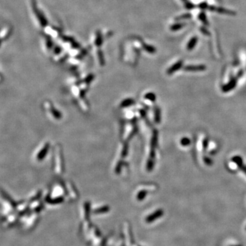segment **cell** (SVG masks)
Here are the masks:
<instances>
[{
    "mask_svg": "<svg viewBox=\"0 0 246 246\" xmlns=\"http://www.w3.org/2000/svg\"><path fill=\"white\" fill-rule=\"evenodd\" d=\"M122 166V161H120V162L118 163L117 165H116V172H117V173L120 172Z\"/></svg>",
    "mask_w": 246,
    "mask_h": 246,
    "instance_id": "23",
    "label": "cell"
},
{
    "mask_svg": "<svg viewBox=\"0 0 246 246\" xmlns=\"http://www.w3.org/2000/svg\"><path fill=\"white\" fill-rule=\"evenodd\" d=\"M192 17V15L190 13H187V14H182L181 16H178L175 19L176 21H181V20H184V19H190Z\"/></svg>",
    "mask_w": 246,
    "mask_h": 246,
    "instance_id": "14",
    "label": "cell"
},
{
    "mask_svg": "<svg viewBox=\"0 0 246 246\" xmlns=\"http://www.w3.org/2000/svg\"><path fill=\"white\" fill-rule=\"evenodd\" d=\"M208 9L211 10L212 12H217V13L220 14H231V15H234V14H236V12L230 10L226 9V8H222V7H217V6H209Z\"/></svg>",
    "mask_w": 246,
    "mask_h": 246,
    "instance_id": "1",
    "label": "cell"
},
{
    "mask_svg": "<svg viewBox=\"0 0 246 246\" xmlns=\"http://www.w3.org/2000/svg\"><path fill=\"white\" fill-rule=\"evenodd\" d=\"M199 19H200L202 22L205 25H209V22H208V20L207 19V16H206V14L205 12H202V13L200 14L199 15Z\"/></svg>",
    "mask_w": 246,
    "mask_h": 246,
    "instance_id": "13",
    "label": "cell"
},
{
    "mask_svg": "<svg viewBox=\"0 0 246 246\" xmlns=\"http://www.w3.org/2000/svg\"><path fill=\"white\" fill-rule=\"evenodd\" d=\"M182 1H186V0H182Z\"/></svg>",
    "mask_w": 246,
    "mask_h": 246,
    "instance_id": "30",
    "label": "cell"
},
{
    "mask_svg": "<svg viewBox=\"0 0 246 246\" xmlns=\"http://www.w3.org/2000/svg\"><path fill=\"white\" fill-rule=\"evenodd\" d=\"M33 6H34V10L35 14H36V15L37 18L39 19L40 23H41V25L43 27L46 26V25H47V21H46L45 18H44L43 14H42L41 12H40V10L37 9V8L36 7L35 4H34Z\"/></svg>",
    "mask_w": 246,
    "mask_h": 246,
    "instance_id": "3",
    "label": "cell"
},
{
    "mask_svg": "<svg viewBox=\"0 0 246 246\" xmlns=\"http://www.w3.org/2000/svg\"><path fill=\"white\" fill-rule=\"evenodd\" d=\"M103 43V39L102 36L100 31H97V36H96V41H95V44L97 46H101Z\"/></svg>",
    "mask_w": 246,
    "mask_h": 246,
    "instance_id": "9",
    "label": "cell"
},
{
    "mask_svg": "<svg viewBox=\"0 0 246 246\" xmlns=\"http://www.w3.org/2000/svg\"><path fill=\"white\" fill-rule=\"evenodd\" d=\"M190 143H191L190 139L187 138V137H184V138L182 139L181 141V144L184 146L190 145Z\"/></svg>",
    "mask_w": 246,
    "mask_h": 246,
    "instance_id": "18",
    "label": "cell"
},
{
    "mask_svg": "<svg viewBox=\"0 0 246 246\" xmlns=\"http://www.w3.org/2000/svg\"><path fill=\"white\" fill-rule=\"evenodd\" d=\"M198 37L194 36L192 37V39H190V41L188 42L187 45V49L188 51H192L193 49L194 48V46L196 45L197 42H198Z\"/></svg>",
    "mask_w": 246,
    "mask_h": 246,
    "instance_id": "7",
    "label": "cell"
},
{
    "mask_svg": "<svg viewBox=\"0 0 246 246\" xmlns=\"http://www.w3.org/2000/svg\"><path fill=\"white\" fill-rule=\"evenodd\" d=\"M184 25H185V23H177L172 25L170 29H171V30H172V31H177V30H179V29H181L183 28Z\"/></svg>",
    "mask_w": 246,
    "mask_h": 246,
    "instance_id": "8",
    "label": "cell"
},
{
    "mask_svg": "<svg viewBox=\"0 0 246 246\" xmlns=\"http://www.w3.org/2000/svg\"><path fill=\"white\" fill-rule=\"evenodd\" d=\"M232 160H233V162L236 163V164L238 165L239 167H241V165H243V161L242 159H241V158L240 157H238V156L235 157H233Z\"/></svg>",
    "mask_w": 246,
    "mask_h": 246,
    "instance_id": "17",
    "label": "cell"
},
{
    "mask_svg": "<svg viewBox=\"0 0 246 246\" xmlns=\"http://www.w3.org/2000/svg\"><path fill=\"white\" fill-rule=\"evenodd\" d=\"M201 30H202V33L205 34H206V35H209L210 34L209 31H208L207 29H206L205 28H202V29H201Z\"/></svg>",
    "mask_w": 246,
    "mask_h": 246,
    "instance_id": "26",
    "label": "cell"
},
{
    "mask_svg": "<svg viewBox=\"0 0 246 246\" xmlns=\"http://www.w3.org/2000/svg\"><path fill=\"white\" fill-rule=\"evenodd\" d=\"M144 98H145L146 99H148V100H149V101H154L156 99V96H155V94H153V93L150 92V93H147V94L145 95V97H144Z\"/></svg>",
    "mask_w": 246,
    "mask_h": 246,
    "instance_id": "15",
    "label": "cell"
},
{
    "mask_svg": "<svg viewBox=\"0 0 246 246\" xmlns=\"http://www.w3.org/2000/svg\"><path fill=\"white\" fill-rule=\"evenodd\" d=\"M240 167L241 168V169H242V171L244 172L246 174V166H245V165H242Z\"/></svg>",
    "mask_w": 246,
    "mask_h": 246,
    "instance_id": "28",
    "label": "cell"
},
{
    "mask_svg": "<svg viewBox=\"0 0 246 246\" xmlns=\"http://www.w3.org/2000/svg\"><path fill=\"white\" fill-rule=\"evenodd\" d=\"M205 162H206V164H207V165H211V161L209 159H207V158L205 159Z\"/></svg>",
    "mask_w": 246,
    "mask_h": 246,
    "instance_id": "27",
    "label": "cell"
},
{
    "mask_svg": "<svg viewBox=\"0 0 246 246\" xmlns=\"http://www.w3.org/2000/svg\"><path fill=\"white\" fill-rule=\"evenodd\" d=\"M198 7L202 10H205V9H208V8H209V5H208L206 2H202V3H200V4H199Z\"/></svg>",
    "mask_w": 246,
    "mask_h": 246,
    "instance_id": "22",
    "label": "cell"
},
{
    "mask_svg": "<svg viewBox=\"0 0 246 246\" xmlns=\"http://www.w3.org/2000/svg\"><path fill=\"white\" fill-rule=\"evenodd\" d=\"M94 79V75H89L88 77L86 78V82H87V83H89V82H90L91 81H92V80Z\"/></svg>",
    "mask_w": 246,
    "mask_h": 246,
    "instance_id": "25",
    "label": "cell"
},
{
    "mask_svg": "<svg viewBox=\"0 0 246 246\" xmlns=\"http://www.w3.org/2000/svg\"><path fill=\"white\" fill-rule=\"evenodd\" d=\"M154 120H155L156 123H159L161 121V111L160 109L158 107H156L155 110H154Z\"/></svg>",
    "mask_w": 246,
    "mask_h": 246,
    "instance_id": "11",
    "label": "cell"
},
{
    "mask_svg": "<svg viewBox=\"0 0 246 246\" xmlns=\"http://www.w3.org/2000/svg\"><path fill=\"white\" fill-rule=\"evenodd\" d=\"M133 103H134V100H133V99H125V100L123 101L121 103V104H120V106H121L122 107H129V106L133 105Z\"/></svg>",
    "mask_w": 246,
    "mask_h": 246,
    "instance_id": "10",
    "label": "cell"
},
{
    "mask_svg": "<svg viewBox=\"0 0 246 246\" xmlns=\"http://www.w3.org/2000/svg\"><path fill=\"white\" fill-rule=\"evenodd\" d=\"M109 211V208L107 207H103L100 208V209L96 210V211H94V213L96 214H98L99 213H103V212H107Z\"/></svg>",
    "mask_w": 246,
    "mask_h": 246,
    "instance_id": "19",
    "label": "cell"
},
{
    "mask_svg": "<svg viewBox=\"0 0 246 246\" xmlns=\"http://www.w3.org/2000/svg\"><path fill=\"white\" fill-rule=\"evenodd\" d=\"M0 45H1V40H0Z\"/></svg>",
    "mask_w": 246,
    "mask_h": 246,
    "instance_id": "29",
    "label": "cell"
},
{
    "mask_svg": "<svg viewBox=\"0 0 246 246\" xmlns=\"http://www.w3.org/2000/svg\"><path fill=\"white\" fill-rule=\"evenodd\" d=\"M147 194V192L145 190H143V191H141L140 192L138 193V194H137V200H142L145 198L146 195Z\"/></svg>",
    "mask_w": 246,
    "mask_h": 246,
    "instance_id": "16",
    "label": "cell"
},
{
    "mask_svg": "<svg viewBox=\"0 0 246 246\" xmlns=\"http://www.w3.org/2000/svg\"><path fill=\"white\" fill-rule=\"evenodd\" d=\"M184 6H185L186 8H187V9H192V8H194V5L192 3H191L190 1H186L185 4H184Z\"/></svg>",
    "mask_w": 246,
    "mask_h": 246,
    "instance_id": "24",
    "label": "cell"
},
{
    "mask_svg": "<svg viewBox=\"0 0 246 246\" xmlns=\"http://www.w3.org/2000/svg\"><path fill=\"white\" fill-rule=\"evenodd\" d=\"M127 152H128V145L127 144H125L123 147L122 151V157H124L127 155Z\"/></svg>",
    "mask_w": 246,
    "mask_h": 246,
    "instance_id": "20",
    "label": "cell"
},
{
    "mask_svg": "<svg viewBox=\"0 0 246 246\" xmlns=\"http://www.w3.org/2000/svg\"><path fill=\"white\" fill-rule=\"evenodd\" d=\"M163 214H164V212H163L162 210H157V211H156L154 213L151 214V215H150L148 217H146V222L150 223V222H154V220H156L158 217H162Z\"/></svg>",
    "mask_w": 246,
    "mask_h": 246,
    "instance_id": "4",
    "label": "cell"
},
{
    "mask_svg": "<svg viewBox=\"0 0 246 246\" xmlns=\"http://www.w3.org/2000/svg\"><path fill=\"white\" fill-rule=\"evenodd\" d=\"M207 69L205 65H189L184 68V70L189 72L203 71Z\"/></svg>",
    "mask_w": 246,
    "mask_h": 246,
    "instance_id": "2",
    "label": "cell"
},
{
    "mask_svg": "<svg viewBox=\"0 0 246 246\" xmlns=\"http://www.w3.org/2000/svg\"><path fill=\"white\" fill-rule=\"evenodd\" d=\"M99 54V60H100V63L101 65H103V64H105V60H104V56H103V54L102 51H99L98 53Z\"/></svg>",
    "mask_w": 246,
    "mask_h": 246,
    "instance_id": "21",
    "label": "cell"
},
{
    "mask_svg": "<svg viewBox=\"0 0 246 246\" xmlns=\"http://www.w3.org/2000/svg\"><path fill=\"white\" fill-rule=\"evenodd\" d=\"M144 50L150 53V54H154L155 53L156 49L155 48L153 47V46L150 45H146V44H144Z\"/></svg>",
    "mask_w": 246,
    "mask_h": 246,
    "instance_id": "12",
    "label": "cell"
},
{
    "mask_svg": "<svg viewBox=\"0 0 246 246\" xmlns=\"http://www.w3.org/2000/svg\"><path fill=\"white\" fill-rule=\"evenodd\" d=\"M237 85V79H232L231 81L227 84L225 86L222 87V91L224 92H229V91L232 90L233 88L236 86Z\"/></svg>",
    "mask_w": 246,
    "mask_h": 246,
    "instance_id": "6",
    "label": "cell"
},
{
    "mask_svg": "<svg viewBox=\"0 0 246 246\" xmlns=\"http://www.w3.org/2000/svg\"><path fill=\"white\" fill-rule=\"evenodd\" d=\"M183 62L182 60H179V61H177V63H175L174 64H173L170 68H169V69H167V73L168 74V75H172V74L174 73V72L181 69V68L183 67Z\"/></svg>",
    "mask_w": 246,
    "mask_h": 246,
    "instance_id": "5",
    "label": "cell"
}]
</instances>
